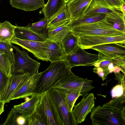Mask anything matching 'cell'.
Returning a JSON list of instances; mask_svg holds the SVG:
<instances>
[{
    "label": "cell",
    "mask_w": 125,
    "mask_h": 125,
    "mask_svg": "<svg viewBox=\"0 0 125 125\" xmlns=\"http://www.w3.org/2000/svg\"><path fill=\"white\" fill-rule=\"evenodd\" d=\"M16 26L5 21L0 24V42L6 43H11V41L15 36V30Z\"/></svg>",
    "instance_id": "cell-26"
},
{
    "label": "cell",
    "mask_w": 125,
    "mask_h": 125,
    "mask_svg": "<svg viewBox=\"0 0 125 125\" xmlns=\"http://www.w3.org/2000/svg\"><path fill=\"white\" fill-rule=\"evenodd\" d=\"M12 46L16 52L12 74L20 75L29 73L32 75L38 71L40 62L30 57L23 48L22 51L17 46L12 44Z\"/></svg>",
    "instance_id": "cell-5"
},
{
    "label": "cell",
    "mask_w": 125,
    "mask_h": 125,
    "mask_svg": "<svg viewBox=\"0 0 125 125\" xmlns=\"http://www.w3.org/2000/svg\"><path fill=\"white\" fill-rule=\"evenodd\" d=\"M92 0H70L66 3L71 20L83 16Z\"/></svg>",
    "instance_id": "cell-13"
},
{
    "label": "cell",
    "mask_w": 125,
    "mask_h": 125,
    "mask_svg": "<svg viewBox=\"0 0 125 125\" xmlns=\"http://www.w3.org/2000/svg\"><path fill=\"white\" fill-rule=\"evenodd\" d=\"M123 3L124 5L125 4V0H121Z\"/></svg>",
    "instance_id": "cell-47"
},
{
    "label": "cell",
    "mask_w": 125,
    "mask_h": 125,
    "mask_svg": "<svg viewBox=\"0 0 125 125\" xmlns=\"http://www.w3.org/2000/svg\"><path fill=\"white\" fill-rule=\"evenodd\" d=\"M124 20L125 23V15H123Z\"/></svg>",
    "instance_id": "cell-46"
},
{
    "label": "cell",
    "mask_w": 125,
    "mask_h": 125,
    "mask_svg": "<svg viewBox=\"0 0 125 125\" xmlns=\"http://www.w3.org/2000/svg\"><path fill=\"white\" fill-rule=\"evenodd\" d=\"M79 38L71 31L62 41L61 45L66 55L72 54L77 51L79 46Z\"/></svg>",
    "instance_id": "cell-21"
},
{
    "label": "cell",
    "mask_w": 125,
    "mask_h": 125,
    "mask_svg": "<svg viewBox=\"0 0 125 125\" xmlns=\"http://www.w3.org/2000/svg\"><path fill=\"white\" fill-rule=\"evenodd\" d=\"M93 81L85 79L75 75L72 72L60 81L54 88L67 90L75 89L81 90V96L84 97L95 87L93 85Z\"/></svg>",
    "instance_id": "cell-6"
},
{
    "label": "cell",
    "mask_w": 125,
    "mask_h": 125,
    "mask_svg": "<svg viewBox=\"0 0 125 125\" xmlns=\"http://www.w3.org/2000/svg\"><path fill=\"white\" fill-rule=\"evenodd\" d=\"M10 77H9L0 71V96L3 94L9 84Z\"/></svg>",
    "instance_id": "cell-35"
},
{
    "label": "cell",
    "mask_w": 125,
    "mask_h": 125,
    "mask_svg": "<svg viewBox=\"0 0 125 125\" xmlns=\"http://www.w3.org/2000/svg\"><path fill=\"white\" fill-rule=\"evenodd\" d=\"M46 53L49 61H53L64 60L66 56L61 42H55L47 39Z\"/></svg>",
    "instance_id": "cell-18"
},
{
    "label": "cell",
    "mask_w": 125,
    "mask_h": 125,
    "mask_svg": "<svg viewBox=\"0 0 125 125\" xmlns=\"http://www.w3.org/2000/svg\"><path fill=\"white\" fill-rule=\"evenodd\" d=\"M115 76L123 86L124 90L123 95L125 96V75L121 74L120 73L116 74Z\"/></svg>",
    "instance_id": "cell-39"
},
{
    "label": "cell",
    "mask_w": 125,
    "mask_h": 125,
    "mask_svg": "<svg viewBox=\"0 0 125 125\" xmlns=\"http://www.w3.org/2000/svg\"><path fill=\"white\" fill-rule=\"evenodd\" d=\"M104 19L110 27L117 30L125 32V23L123 14L115 10L107 14Z\"/></svg>",
    "instance_id": "cell-23"
},
{
    "label": "cell",
    "mask_w": 125,
    "mask_h": 125,
    "mask_svg": "<svg viewBox=\"0 0 125 125\" xmlns=\"http://www.w3.org/2000/svg\"><path fill=\"white\" fill-rule=\"evenodd\" d=\"M115 58L118 66L123 64L125 65V56H117Z\"/></svg>",
    "instance_id": "cell-40"
},
{
    "label": "cell",
    "mask_w": 125,
    "mask_h": 125,
    "mask_svg": "<svg viewBox=\"0 0 125 125\" xmlns=\"http://www.w3.org/2000/svg\"><path fill=\"white\" fill-rule=\"evenodd\" d=\"M11 42L21 47L32 53L39 60L48 62L46 53V41L43 42L21 39L14 36Z\"/></svg>",
    "instance_id": "cell-8"
},
{
    "label": "cell",
    "mask_w": 125,
    "mask_h": 125,
    "mask_svg": "<svg viewBox=\"0 0 125 125\" xmlns=\"http://www.w3.org/2000/svg\"><path fill=\"white\" fill-rule=\"evenodd\" d=\"M91 49L106 56L115 58L117 56H125V46L118 43H111L96 45Z\"/></svg>",
    "instance_id": "cell-15"
},
{
    "label": "cell",
    "mask_w": 125,
    "mask_h": 125,
    "mask_svg": "<svg viewBox=\"0 0 125 125\" xmlns=\"http://www.w3.org/2000/svg\"><path fill=\"white\" fill-rule=\"evenodd\" d=\"M78 43L79 46L83 49L111 43H118L125 46V33L116 36H83L79 37Z\"/></svg>",
    "instance_id": "cell-7"
},
{
    "label": "cell",
    "mask_w": 125,
    "mask_h": 125,
    "mask_svg": "<svg viewBox=\"0 0 125 125\" xmlns=\"http://www.w3.org/2000/svg\"><path fill=\"white\" fill-rule=\"evenodd\" d=\"M115 9L106 3L104 0H92L85 14L95 13L107 14Z\"/></svg>",
    "instance_id": "cell-24"
},
{
    "label": "cell",
    "mask_w": 125,
    "mask_h": 125,
    "mask_svg": "<svg viewBox=\"0 0 125 125\" xmlns=\"http://www.w3.org/2000/svg\"><path fill=\"white\" fill-rule=\"evenodd\" d=\"M27 117L28 125H46L36 110Z\"/></svg>",
    "instance_id": "cell-34"
},
{
    "label": "cell",
    "mask_w": 125,
    "mask_h": 125,
    "mask_svg": "<svg viewBox=\"0 0 125 125\" xmlns=\"http://www.w3.org/2000/svg\"><path fill=\"white\" fill-rule=\"evenodd\" d=\"M62 89L64 94L65 99L69 109L70 112H72L76 100L79 97L82 95L81 90Z\"/></svg>",
    "instance_id": "cell-31"
},
{
    "label": "cell",
    "mask_w": 125,
    "mask_h": 125,
    "mask_svg": "<svg viewBox=\"0 0 125 125\" xmlns=\"http://www.w3.org/2000/svg\"><path fill=\"white\" fill-rule=\"evenodd\" d=\"M13 64L6 54L0 51V71L7 76L10 77L12 75Z\"/></svg>",
    "instance_id": "cell-32"
},
{
    "label": "cell",
    "mask_w": 125,
    "mask_h": 125,
    "mask_svg": "<svg viewBox=\"0 0 125 125\" xmlns=\"http://www.w3.org/2000/svg\"><path fill=\"white\" fill-rule=\"evenodd\" d=\"M119 66L120 68V71L125 75V65L123 64H121Z\"/></svg>",
    "instance_id": "cell-42"
},
{
    "label": "cell",
    "mask_w": 125,
    "mask_h": 125,
    "mask_svg": "<svg viewBox=\"0 0 125 125\" xmlns=\"http://www.w3.org/2000/svg\"><path fill=\"white\" fill-rule=\"evenodd\" d=\"M104 19L94 23L78 26L71 29V31L79 37L84 35L116 36L125 33L109 26Z\"/></svg>",
    "instance_id": "cell-4"
},
{
    "label": "cell",
    "mask_w": 125,
    "mask_h": 125,
    "mask_svg": "<svg viewBox=\"0 0 125 125\" xmlns=\"http://www.w3.org/2000/svg\"><path fill=\"white\" fill-rule=\"evenodd\" d=\"M71 21L66 3H65L54 16L49 19L47 28L49 31Z\"/></svg>",
    "instance_id": "cell-17"
},
{
    "label": "cell",
    "mask_w": 125,
    "mask_h": 125,
    "mask_svg": "<svg viewBox=\"0 0 125 125\" xmlns=\"http://www.w3.org/2000/svg\"><path fill=\"white\" fill-rule=\"evenodd\" d=\"M95 104L94 94L91 93L74 105L72 113L76 125L85 120L88 114L94 108Z\"/></svg>",
    "instance_id": "cell-9"
},
{
    "label": "cell",
    "mask_w": 125,
    "mask_h": 125,
    "mask_svg": "<svg viewBox=\"0 0 125 125\" xmlns=\"http://www.w3.org/2000/svg\"><path fill=\"white\" fill-rule=\"evenodd\" d=\"M49 19L42 18L39 21L28 25L32 31L41 36L47 39L48 36L49 29L47 28Z\"/></svg>",
    "instance_id": "cell-29"
},
{
    "label": "cell",
    "mask_w": 125,
    "mask_h": 125,
    "mask_svg": "<svg viewBox=\"0 0 125 125\" xmlns=\"http://www.w3.org/2000/svg\"><path fill=\"white\" fill-rule=\"evenodd\" d=\"M106 14L102 13L85 14L82 17L71 20L68 25L71 29L79 25L94 23L104 19Z\"/></svg>",
    "instance_id": "cell-22"
},
{
    "label": "cell",
    "mask_w": 125,
    "mask_h": 125,
    "mask_svg": "<svg viewBox=\"0 0 125 125\" xmlns=\"http://www.w3.org/2000/svg\"><path fill=\"white\" fill-rule=\"evenodd\" d=\"M63 2L66 3H67L70 0H63Z\"/></svg>",
    "instance_id": "cell-45"
},
{
    "label": "cell",
    "mask_w": 125,
    "mask_h": 125,
    "mask_svg": "<svg viewBox=\"0 0 125 125\" xmlns=\"http://www.w3.org/2000/svg\"><path fill=\"white\" fill-rule=\"evenodd\" d=\"M47 93L56 125H76L62 89L53 88Z\"/></svg>",
    "instance_id": "cell-2"
},
{
    "label": "cell",
    "mask_w": 125,
    "mask_h": 125,
    "mask_svg": "<svg viewBox=\"0 0 125 125\" xmlns=\"http://www.w3.org/2000/svg\"><path fill=\"white\" fill-rule=\"evenodd\" d=\"M79 46L73 53L66 55L64 60L72 68L78 66H91L97 60L98 54H92L85 51Z\"/></svg>",
    "instance_id": "cell-10"
},
{
    "label": "cell",
    "mask_w": 125,
    "mask_h": 125,
    "mask_svg": "<svg viewBox=\"0 0 125 125\" xmlns=\"http://www.w3.org/2000/svg\"><path fill=\"white\" fill-rule=\"evenodd\" d=\"M71 21H68L49 31L47 39L55 42H61L62 40L71 30L68 25Z\"/></svg>",
    "instance_id": "cell-25"
},
{
    "label": "cell",
    "mask_w": 125,
    "mask_h": 125,
    "mask_svg": "<svg viewBox=\"0 0 125 125\" xmlns=\"http://www.w3.org/2000/svg\"><path fill=\"white\" fill-rule=\"evenodd\" d=\"M124 93V90L122 85L118 84L113 87L111 91L112 99L122 95Z\"/></svg>",
    "instance_id": "cell-36"
},
{
    "label": "cell",
    "mask_w": 125,
    "mask_h": 125,
    "mask_svg": "<svg viewBox=\"0 0 125 125\" xmlns=\"http://www.w3.org/2000/svg\"><path fill=\"white\" fill-rule=\"evenodd\" d=\"M15 36L23 40L43 42L47 39L31 30L28 26L25 27L16 26Z\"/></svg>",
    "instance_id": "cell-20"
},
{
    "label": "cell",
    "mask_w": 125,
    "mask_h": 125,
    "mask_svg": "<svg viewBox=\"0 0 125 125\" xmlns=\"http://www.w3.org/2000/svg\"><path fill=\"white\" fill-rule=\"evenodd\" d=\"M98 54L97 60L91 66H93L94 67H100L102 68L107 76L110 73L108 69L109 66L113 62L116 63V60L115 58L106 56L99 52H98Z\"/></svg>",
    "instance_id": "cell-30"
},
{
    "label": "cell",
    "mask_w": 125,
    "mask_h": 125,
    "mask_svg": "<svg viewBox=\"0 0 125 125\" xmlns=\"http://www.w3.org/2000/svg\"><path fill=\"white\" fill-rule=\"evenodd\" d=\"M121 11L122 12L123 15H125V4L123 6Z\"/></svg>",
    "instance_id": "cell-43"
},
{
    "label": "cell",
    "mask_w": 125,
    "mask_h": 125,
    "mask_svg": "<svg viewBox=\"0 0 125 125\" xmlns=\"http://www.w3.org/2000/svg\"><path fill=\"white\" fill-rule=\"evenodd\" d=\"M93 71L97 73L103 81L106 79L107 76L102 68L100 67H94L93 69Z\"/></svg>",
    "instance_id": "cell-38"
},
{
    "label": "cell",
    "mask_w": 125,
    "mask_h": 125,
    "mask_svg": "<svg viewBox=\"0 0 125 125\" xmlns=\"http://www.w3.org/2000/svg\"><path fill=\"white\" fill-rule=\"evenodd\" d=\"M0 115L4 111V104L5 103L1 101H0Z\"/></svg>",
    "instance_id": "cell-41"
},
{
    "label": "cell",
    "mask_w": 125,
    "mask_h": 125,
    "mask_svg": "<svg viewBox=\"0 0 125 125\" xmlns=\"http://www.w3.org/2000/svg\"><path fill=\"white\" fill-rule=\"evenodd\" d=\"M91 124L94 125H125L122 111L106 105H98L91 113Z\"/></svg>",
    "instance_id": "cell-3"
},
{
    "label": "cell",
    "mask_w": 125,
    "mask_h": 125,
    "mask_svg": "<svg viewBox=\"0 0 125 125\" xmlns=\"http://www.w3.org/2000/svg\"><path fill=\"white\" fill-rule=\"evenodd\" d=\"M10 3L13 7L26 11H35L45 4L44 0H10Z\"/></svg>",
    "instance_id": "cell-19"
},
{
    "label": "cell",
    "mask_w": 125,
    "mask_h": 125,
    "mask_svg": "<svg viewBox=\"0 0 125 125\" xmlns=\"http://www.w3.org/2000/svg\"><path fill=\"white\" fill-rule=\"evenodd\" d=\"M122 112L123 115L125 119V106H124L123 108L122 111Z\"/></svg>",
    "instance_id": "cell-44"
},
{
    "label": "cell",
    "mask_w": 125,
    "mask_h": 125,
    "mask_svg": "<svg viewBox=\"0 0 125 125\" xmlns=\"http://www.w3.org/2000/svg\"><path fill=\"white\" fill-rule=\"evenodd\" d=\"M27 117L12 108L8 114L5 121L2 125H28Z\"/></svg>",
    "instance_id": "cell-28"
},
{
    "label": "cell",
    "mask_w": 125,
    "mask_h": 125,
    "mask_svg": "<svg viewBox=\"0 0 125 125\" xmlns=\"http://www.w3.org/2000/svg\"><path fill=\"white\" fill-rule=\"evenodd\" d=\"M41 74L38 71L31 76L27 81L11 97L10 101L31 96L35 93L37 83Z\"/></svg>",
    "instance_id": "cell-14"
},
{
    "label": "cell",
    "mask_w": 125,
    "mask_h": 125,
    "mask_svg": "<svg viewBox=\"0 0 125 125\" xmlns=\"http://www.w3.org/2000/svg\"><path fill=\"white\" fill-rule=\"evenodd\" d=\"M41 95L35 93L28 100L20 104L15 105L13 107L16 111L27 117L36 110L40 100Z\"/></svg>",
    "instance_id": "cell-16"
},
{
    "label": "cell",
    "mask_w": 125,
    "mask_h": 125,
    "mask_svg": "<svg viewBox=\"0 0 125 125\" xmlns=\"http://www.w3.org/2000/svg\"><path fill=\"white\" fill-rule=\"evenodd\" d=\"M36 111L46 125H56L47 92L41 94Z\"/></svg>",
    "instance_id": "cell-12"
},
{
    "label": "cell",
    "mask_w": 125,
    "mask_h": 125,
    "mask_svg": "<svg viewBox=\"0 0 125 125\" xmlns=\"http://www.w3.org/2000/svg\"><path fill=\"white\" fill-rule=\"evenodd\" d=\"M108 5L120 11L124 4L121 0H104Z\"/></svg>",
    "instance_id": "cell-37"
},
{
    "label": "cell",
    "mask_w": 125,
    "mask_h": 125,
    "mask_svg": "<svg viewBox=\"0 0 125 125\" xmlns=\"http://www.w3.org/2000/svg\"><path fill=\"white\" fill-rule=\"evenodd\" d=\"M12 44L0 42V51L5 53L13 64L15 61V54L13 51Z\"/></svg>",
    "instance_id": "cell-33"
},
{
    "label": "cell",
    "mask_w": 125,
    "mask_h": 125,
    "mask_svg": "<svg viewBox=\"0 0 125 125\" xmlns=\"http://www.w3.org/2000/svg\"><path fill=\"white\" fill-rule=\"evenodd\" d=\"M31 76L29 73L20 75L12 74L5 92L0 96V101L5 103L10 101L12 96L27 81Z\"/></svg>",
    "instance_id": "cell-11"
},
{
    "label": "cell",
    "mask_w": 125,
    "mask_h": 125,
    "mask_svg": "<svg viewBox=\"0 0 125 125\" xmlns=\"http://www.w3.org/2000/svg\"><path fill=\"white\" fill-rule=\"evenodd\" d=\"M50 62L49 67L41 72L37 83L35 93L41 94L47 92L72 72V67L64 59Z\"/></svg>",
    "instance_id": "cell-1"
},
{
    "label": "cell",
    "mask_w": 125,
    "mask_h": 125,
    "mask_svg": "<svg viewBox=\"0 0 125 125\" xmlns=\"http://www.w3.org/2000/svg\"><path fill=\"white\" fill-rule=\"evenodd\" d=\"M63 0H48L42 8L44 18L49 19L54 16L65 4Z\"/></svg>",
    "instance_id": "cell-27"
}]
</instances>
